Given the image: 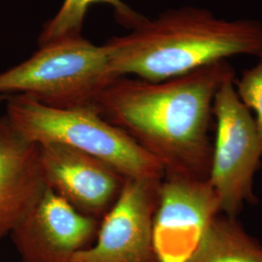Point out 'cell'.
Wrapping results in <instances>:
<instances>
[{
    "instance_id": "cell-1",
    "label": "cell",
    "mask_w": 262,
    "mask_h": 262,
    "mask_svg": "<svg viewBox=\"0 0 262 262\" xmlns=\"http://www.w3.org/2000/svg\"><path fill=\"white\" fill-rule=\"evenodd\" d=\"M235 78L227 60L157 83L121 76L101 93L95 107L157 159L164 173L208 179L215 94Z\"/></svg>"
},
{
    "instance_id": "cell-5",
    "label": "cell",
    "mask_w": 262,
    "mask_h": 262,
    "mask_svg": "<svg viewBox=\"0 0 262 262\" xmlns=\"http://www.w3.org/2000/svg\"><path fill=\"white\" fill-rule=\"evenodd\" d=\"M235 79L226 81L215 94V138L208 178L220 198L222 214L232 217L246 204L256 202L253 182L262 158L253 113L237 94Z\"/></svg>"
},
{
    "instance_id": "cell-8",
    "label": "cell",
    "mask_w": 262,
    "mask_h": 262,
    "mask_svg": "<svg viewBox=\"0 0 262 262\" xmlns=\"http://www.w3.org/2000/svg\"><path fill=\"white\" fill-rule=\"evenodd\" d=\"M98 228V220L47 187L10 237L21 262H69L94 244Z\"/></svg>"
},
{
    "instance_id": "cell-11",
    "label": "cell",
    "mask_w": 262,
    "mask_h": 262,
    "mask_svg": "<svg viewBox=\"0 0 262 262\" xmlns=\"http://www.w3.org/2000/svg\"><path fill=\"white\" fill-rule=\"evenodd\" d=\"M187 262H262V246L237 217L219 215Z\"/></svg>"
},
{
    "instance_id": "cell-10",
    "label": "cell",
    "mask_w": 262,
    "mask_h": 262,
    "mask_svg": "<svg viewBox=\"0 0 262 262\" xmlns=\"http://www.w3.org/2000/svg\"><path fill=\"white\" fill-rule=\"evenodd\" d=\"M46 188L38 145L24 139L6 115L0 116V240L10 236Z\"/></svg>"
},
{
    "instance_id": "cell-4",
    "label": "cell",
    "mask_w": 262,
    "mask_h": 262,
    "mask_svg": "<svg viewBox=\"0 0 262 262\" xmlns=\"http://www.w3.org/2000/svg\"><path fill=\"white\" fill-rule=\"evenodd\" d=\"M118 78L107 50L82 35L39 46L28 59L0 73V95L23 94L57 109L95 106Z\"/></svg>"
},
{
    "instance_id": "cell-7",
    "label": "cell",
    "mask_w": 262,
    "mask_h": 262,
    "mask_svg": "<svg viewBox=\"0 0 262 262\" xmlns=\"http://www.w3.org/2000/svg\"><path fill=\"white\" fill-rule=\"evenodd\" d=\"M160 181L125 179L94 243L69 262H157L152 222Z\"/></svg>"
},
{
    "instance_id": "cell-6",
    "label": "cell",
    "mask_w": 262,
    "mask_h": 262,
    "mask_svg": "<svg viewBox=\"0 0 262 262\" xmlns=\"http://www.w3.org/2000/svg\"><path fill=\"white\" fill-rule=\"evenodd\" d=\"M221 214L220 198L208 179L164 173L152 222L157 262H187Z\"/></svg>"
},
{
    "instance_id": "cell-2",
    "label": "cell",
    "mask_w": 262,
    "mask_h": 262,
    "mask_svg": "<svg viewBox=\"0 0 262 262\" xmlns=\"http://www.w3.org/2000/svg\"><path fill=\"white\" fill-rule=\"evenodd\" d=\"M114 74L162 82L235 56H262V23L220 19L210 10L181 7L147 19L103 44Z\"/></svg>"
},
{
    "instance_id": "cell-13",
    "label": "cell",
    "mask_w": 262,
    "mask_h": 262,
    "mask_svg": "<svg viewBox=\"0 0 262 262\" xmlns=\"http://www.w3.org/2000/svg\"><path fill=\"white\" fill-rule=\"evenodd\" d=\"M234 84L240 99L253 113L262 146V56L253 67L244 70L239 80L235 79Z\"/></svg>"
},
{
    "instance_id": "cell-3",
    "label": "cell",
    "mask_w": 262,
    "mask_h": 262,
    "mask_svg": "<svg viewBox=\"0 0 262 262\" xmlns=\"http://www.w3.org/2000/svg\"><path fill=\"white\" fill-rule=\"evenodd\" d=\"M6 117L26 140L59 143L101 159L125 179L160 180L161 164L128 134L106 121L95 106L57 109L23 94L7 97Z\"/></svg>"
},
{
    "instance_id": "cell-12",
    "label": "cell",
    "mask_w": 262,
    "mask_h": 262,
    "mask_svg": "<svg viewBox=\"0 0 262 262\" xmlns=\"http://www.w3.org/2000/svg\"><path fill=\"white\" fill-rule=\"evenodd\" d=\"M107 3L115 11V17L124 28L133 29L147 17L131 9L122 0H64L56 15L44 24L38 37L39 46L60 38L82 35L84 17L91 5Z\"/></svg>"
},
{
    "instance_id": "cell-9",
    "label": "cell",
    "mask_w": 262,
    "mask_h": 262,
    "mask_svg": "<svg viewBox=\"0 0 262 262\" xmlns=\"http://www.w3.org/2000/svg\"><path fill=\"white\" fill-rule=\"evenodd\" d=\"M43 179L48 188L77 211L103 217L121 193L125 178L109 164L59 143L38 145Z\"/></svg>"
},
{
    "instance_id": "cell-14",
    "label": "cell",
    "mask_w": 262,
    "mask_h": 262,
    "mask_svg": "<svg viewBox=\"0 0 262 262\" xmlns=\"http://www.w3.org/2000/svg\"><path fill=\"white\" fill-rule=\"evenodd\" d=\"M7 97H8V96H5V95H0V101H2V100H6V99H7Z\"/></svg>"
}]
</instances>
